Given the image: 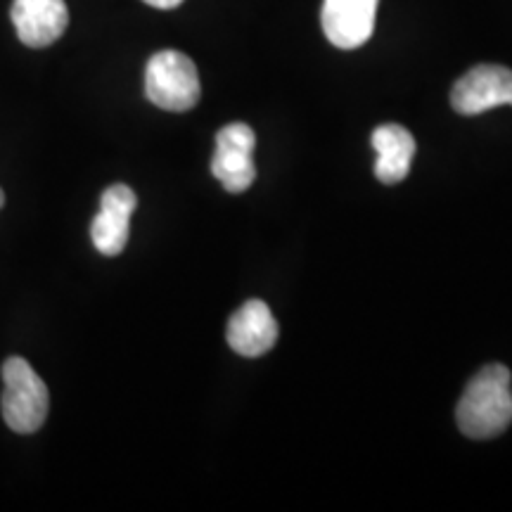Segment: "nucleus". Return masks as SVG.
Instances as JSON below:
<instances>
[{
    "instance_id": "nucleus-6",
    "label": "nucleus",
    "mask_w": 512,
    "mask_h": 512,
    "mask_svg": "<svg viewBox=\"0 0 512 512\" xmlns=\"http://www.w3.org/2000/svg\"><path fill=\"white\" fill-rule=\"evenodd\" d=\"M136 207V192L124 183H114L102 192L100 211L91 223V240L102 256H119L124 252Z\"/></svg>"
},
{
    "instance_id": "nucleus-8",
    "label": "nucleus",
    "mask_w": 512,
    "mask_h": 512,
    "mask_svg": "<svg viewBox=\"0 0 512 512\" xmlns=\"http://www.w3.org/2000/svg\"><path fill=\"white\" fill-rule=\"evenodd\" d=\"M19 41L29 48H48L69 24L64 0H15L10 10Z\"/></svg>"
},
{
    "instance_id": "nucleus-9",
    "label": "nucleus",
    "mask_w": 512,
    "mask_h": 512,
    "mask_svg": "<svg viewBox=\"0 0 512 512\" xmlns=\"http://www.w3.org/2000/svg\"><path fill=\"white\" fill-rule=\"evenodd\" d=\"M278 320L261 299L242 304L228 320L226 339L235 354L256 358L271 351L278 342Z\"/></svg>"
},
{
    "instance_id": "nucleus-5",
    "label": "nucleus",
    "mask_w": 512,
    "mask_h": 512,
    "mask_svg": "<svg viewBox=\"0 0 512 512\" xmlns=\"http://www.w3.org/2000/svg\"><path fill=\"white\" fill-rule=\"evenodd\" d=\"M451 105L465 117H475L501 105L512 107V69L503 64H477L456 81Z\"/></svg>"
},
{
    "instance_id": "nucleus-11",
    "label": "nucleus",
    "mask_w": 512,
    "mask_h": 512,
    "mask_svg": "<svg viewBox=\"0 0 512 512\" xmlns=\"http://www.w3.org/2000/svg\"><path fill=\"white\" fill-rule=\"evenodd\" d=\"M143 3L152 5V8H157V10H174L183 3V0H143Z\"/></svg>"
},
{
    "instance_id": "nucleus-1",
    "label": "nucleus",
    "mask_w": 512,
    "mask_h": 512,
    "mask_svg": "<svg viewBox=\"0 0 512 512\" xmlns=\"http://www.w3.org/2000/svg\"><path fill=\"white\" fill-rule=\"evenodd\" d=\"M456 420L470 439H494L512 422V375L501 363L484 366L460 396Z\"/></svg>"
},
{
    "instance_id": "nucleus-10",
    "label": "nucleus",
    "mask_w": 512,
    "mask_h": 512,
    "mask_svg": "<svg viewBox=\"0 0 512 512\" xmlns=\"http://www.w3.org/2000/svg\"><path fill=\"white\" fill-rule=\"evenodd\" d=\"M373 150L377 152L375 176L377 181L394 185L411 174V164L415 157V138L408 128L399 124H382L373 131Z\"/></svg>"
},
{
    "instance_id": "nucleus-4",
    "label": "nucleus",
    "mask_w": 512,
    "mask_h": 512,
    "mask_svg": "<svg viewBox=\"0 0 512 512\" xmlns=\"http://www.w3.org/2000/svg\"><path fill=\"white\" fill-rule=\"evenodd\" d=\"M254 131L242 121L223 126L216 136V152L211 159V174L223 185V190L240 195L256 178L254 166Z\"/></svg>"
},
{
    "instance_id": "nucleus-2",
    "label": "nucleus",
    "mask_w": 512,
    "mask_h": 512,
    "mask_svg": "<svg viewBox=\"0 0 512 512\" xmlns=\"http://www.w3.org/2000/svg\"><path fill=\"white\" fill-rule=\"evenodd\" d=\"M3 418L17 434H34L48 418L50 394L27 358L12 356L3 363Z\"/></svg>"
},
{
    "instance_id": "nucleus-7",
    "label": "nucleus",
    "mask_w": 512,
    "mask_h": 512,
    "mask_svg": "<svg viewBox=\"0 0 512 512\" xmlns=\"http://www.w3.org/2000/svg\"><path fill=\"white\" fill-rule=\"evenodd\" d=\"M380 0H323L320 22L335 48L354 50L370 41Z\"/></svg>"
},
{
    "instance_id": "nucleus-12",
    "label": "nucleus",
    "mask_w": 512,
    "mask_h": 512,
    "mask_svg": "<svg viewBox=\"0 0 512 512\" xmlns=\"http://www.w3.org/2000/svg\"><path fill=\"white\" fill-rule=\"evenodd\" d=\"M3 204H5V195H3V190H0V209H3Z\"/></svg>"
},
{
    "instance_id": "nucleus-3",
    "label": "nucleus",
    "mask_w": 512,
    "mask_h": 512,
    "mask_svg": "<svg viewBox=\"0 0 512 512\" xmlns=\"http://www.w3.org/2000/svg\"><path fill=\"white\" fill-rule=\"evenodd\" d=\"M145 95L159 110H192L202 95L195 62L178 50H162L152 55L145 69Z\"/></svg>"
}]
</instances>
